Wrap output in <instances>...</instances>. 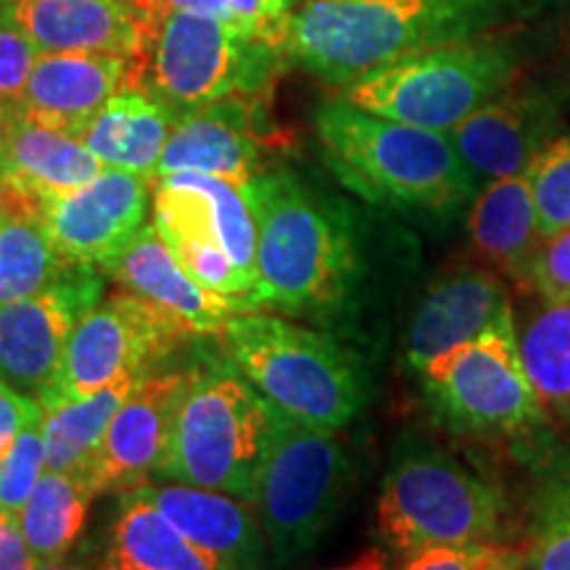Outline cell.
<instances>
[{"instance_id": "15", "label": "cell", "mask_w": 570, "mask_h": 570, "mask_svg": "<svg viewBox=\"0 0 570 570\" xmlns=\"http://www.w3.org/2000/svg\"><path fill=\"white\" fill-rule=\"evenodd\" d=\"M188 370H159L135 386L122 407L111 417L104 441L82 470L90 489L98 494H127L151 483L159 473Z\"/></svg>"}, {"instance_id": "37", "label": "cell", "mask_w": 570, "mask_h": 570, "mask_svg": "<svg viewBox=\"0 0 570 570\" xmlns=\"http://www.w3.org/2000/svg\"><path fill=\"white\" fill-rule=\"evenodd\" d=\"M525 283L533 294L547 298L570 296V227L552 238H544L533 254Z\"/></svg>"}, {"instance_id": "22", "label": "cell", "mask_w": 570, "mask_h": 570, "mask_svg": "<svg viewBox=\"0 0 570 570\" xmlns=\"http://www.w3.org/2000/svg\"><path fill=\"white\" fill-rule=\"evenodd\" d=\"M262 127L254 96H230L175 119L156 177L198 173L246 188L259 177Z\"/></svg>"}, {"instance_id": "17", "label": "cell", "mask_w": 570, "mask_h": 570, "mask_svg": "<svg viewBox=\"0 0 570 570\" xmlns=\"http://www.w3.org/2000/svg\"><path fill=\"white\" fill-rule=\"evenodd\" d=\"M3 17L40 53H117L142 61L159 24L135 0H11Z\"/></svg>"}, {"instance_id": "40", "label": "cell", "mask_w": 570, "mask_h": 570, "mask_svg": "<svg viewBox=\"0 0 570 570\" xmlns=\"http://www.w3.org/2000/svg\"><path fill=\"white\" fill-rule=\"evenodd\" d=\"M27 202H40V198L30 196L27 190H21L19 185L13 183L9 169H6L3 156H0V223H3V219L9 217L13 209H19V206Z\"/></svg>"}, {"instance_id": "6", "label": "cell", "mask_w": 570, "mask_h": 570, "mask_svg": "<svg viewBox=\"0 0 570 570\" xmlns=\"http://www.w3.org/2000/svg\"><path fill=\"white\" fill-rule=\"evenodd\" d=\"M223 336L233 365L285 417L336 433L365 407V370L327 333L244 312Z\"/></svg>"}, {"instance_id": "11", "label": "cell", "mask_w": 570, "mask_h": 570, "mask_svg": "<svg viewBox=\"0 0 570 570\" xmlns=\"http://www.w3.org/2000/svg\"><path fill=\"white\" fill-rule=\"evenodd\" d=\"M188 333L130 291L104 296L71 333L61 367L38 402L42 410L85 399L125 375H151Z\"/></svg>"}, {"instance_id": "25", "label": "cell", "mask_w": 570, "mask_h": 570, "mask_svg": "<svg viewBox=\"0 0 570 570\" xmlns=\"http://www.w3.org/2000/svg\"><path fill=\"white\" fill-rule=\"evenodd\" d=\"M175 127V114L142 88H127L98 111L82 142L104 167L154 177Z\"/></svg>"}, {"instance_id": "23", "label": "cell", "mask_w": 570, "mask_h": 570, "mask_svg": "<svg viewBox=\"0 0 570 570\" xmlns=\"http://www.w3.org/2000/svg\"><path fill=\"white\" fill-rule=\"evenodd\" d=\"M0 156L13 183L40 202L82 188L104 169L80 138L32 122L21 109L0 114Z\"/></svg>"}, {"instance_id": "43", "label": "cell", "mask_w": 570, "mask_h": 570, "mask_svg": "<svg viewBox=\"0 0 570 570\" xmlns=\"http://www.w3.org/2000/svg\"><path fill=\"white\" fill-rule=\"evenodd\" d=\"M30 570H90L88 566H77V562H40V566H32Z\"/></svg>"}, {"instance_id": "30", "label": "cell", "mask_w": 570, "mask_h": 570, "mask_svg": "<svg viewBox=\"0 0 570 570\" xmlns=\"http://www.w3.org/2000/svg\"><path fill=\"white\" fill-rule=\"evenodd\" d=\"M69 267L42 217V202H27L0 223V306L40 294Z\"/></svg>"}, {"instance_id": "9", "label": "cell", "mask_w": 570, "mask_h": 570, "mask_svg": "<svg viewBox=\"0 0 570 570\" xmlns=\"http://www.w3.org/2000/svg\"><path fill=\"white\" fill-rule=\"evenodd\" d=\"M348 487L352 460L344 441L275 410L254 508L277 566H291L315 550L344 508Z\"/></svg>"}, {"instance_id": "36", "label": "cell", "mask_w": 570, "mask_h": 570, "mask_svg": "<svg viewBox=\"0 0 570 570\" xmlns=\"http://www.w3.org/2000/svg\"><path fill=\"white\" fill-rule=\"evenodd\" d=\"M38 56L40 51L35 42L17 24L0 17V114L19 109L24 101Z\"/></svg>"}, {"instance_id": "32", "label": "cell", "mask_w": 570, "mask_h": 570, "mask_svg": "<svg viewBox=\"0 0 570 570\" xmlns=\"http://www.w3.org/2000/svg\"><path fill=\"white\" fill-rule=\"evenodd\" d=\"M169 11H190L219 19L246 38L267 42L285 53V38H288L296 0H169L167 13Z\"/></svg>"}, {"instance_id": "18", "label": "cell", "mask_w": 570, "mask_h": 570, "mask_svg": "<svg viewBox=\"0 0 570 570\" xmlns=\"http://www.w3.org/2000/svg\"><path fill=\"white\" fill-rule=\"evenodd\" d=\"M508 306V283L491 267H454L425 288L404 333V365L415 377L494 323Z\"/></svg>"}, {"instance_id": "39", "label": "cell", "mask_w": 570, "mask_h": 570, "mask_svg": "<svg viewBox=\"0 0 570 570\" xmlns=\"http://www.w3.org/2000/svg\"><path fill=\"white\" fill-rule=\"evenodd\" d=\"M38 566L21 531L19 515L0 512V570H30Z\"/></svg>"}, {"instance_id": "26", "label": "cell", "mask_w": 570, "mask_h": 570, "mask_svg": "<svg viewBox=\"0 0 570 570\" xmlns=\"http://www.w3.org/2000/svg\"><path fill=\"white\" fill-rule=\"evenodd\" d=\"M98 570H214L180 531L140 494L119 499L109 541Z\"/></svg>"}, {"instance_id": "7", "label": "cell", "mask_w": 570, "mask_h": 570, "mask_svg": "<svg viewBox=\"0 0 570 570\" xmlns=\"http://www.w3.org/2000/svg\"><path fill=\"white\" fill-rule=\"evenodd\" d=\"M523 71L518 46L479 35L381 67L341 88L356 109L425 130L452 132L462 119L508 90Z\"/></svg>"}, {"instance_id": "21", "label": "cell", "mask_w": 570, "mask_h": 570, "mask_svg": "<svg viewBox=\"0 0 570 570\" xmlns=\"http://www.w3.org/2000/svg\"><path fill=\"white\" fill-rule=\"evenodd\" d=\"M138 491L214 570L265 568L267 537L252 502L169 481L142 483Z\"/></svg>"}, {"instance_id": "13", "label": "cell", "mask_w": 570, "mask_h": 570, "mask_svg": "<svg viewBox=\"0 0 570 570\" xmlns=\"http://www.w3.org/2000/svg\"><path fill=\"white\" fill-rule=\"evenodd\" d=\"M151 198V177L104 167L82 188L42 202V217L69 265L104 269L146 225Z\"/></svg>"}, {"instance_id": "38", "label": "cell", "mask_w": 570, "mask_h": 570, "mask_svg": "<svg viewBox=\"0 0 570 570\" xmlns=\"http://www.w3.org/2000/svg\"><path fill=\"white\" fill-rule=\"evenodd\" d=\"M42 404L38 399L24 394L9 386L6 381H0V460L9 454V449L17 444L24 428L42 420Z\"/></svg>"}, {"instance_id": "24", "label": "cell", "mask_w": 570, "mask_h": 570, "mask_svg": "<svg viewBox=\"0 0 570 570\" xmlns=\"http://www.w3.org/2000/svg\"><path fill=\"white\" fill-rule=\"evenodd\" d=\"M468 235L483 265L525 283L541 244L529 175L499 177L483 185L470 206Z\"/></svg>"}, {"instance_id": "16", "label": "cell", "mask_w": 570, "mask_h": 570, "mask_svg": "<svg viewBox=\"0 0 570 570\" xmlns=\"http://www.w3.org/2000/svg\"><path fill=\"white\" fill-rule=\"evenodd\" d=\"M154 225L167 244L198 240L223 246L235 267L254 285L256 269V217L246 188L223 177L177 173L151 180Z\"/></svg>"}, {"instance_id": "44", "label": "cell", "mask_w": 570, "mask_h": 570, "mask_svg": "<svg viewBox=\"0 0 570 570\" xmlns=\"http://www.w3.org/2000/svg\"><path fill=\"white\" fill-rule=\"evenodd\" d=\"M6 3H11V0H6Z\"/></svg>"}, {"instance_id": "12", "label": "cell", "mask_w": 570, "mask_h": 570, "mask_svg": "<svg viewBox=\"0 0 570 570\" xmlns=\"http://www.w3.org/2000/svg\"><path fill=\"white\" fill-rule=\"evenodd\" d=\"M104 291L98 267L69 265L40 294L0 306V381L38 399L59 373L75 327Z\"/></svg>"}, {"instance_id": "20", "label": "cell", "mask_w": 570, "mask_h": 570, "mask_svg": "<svg viewBox=\"0 0 570 570\" xmlns=\"http://www.w3.org/2000/svg\"><path fill=\"white\" fill-rule=\"evenodd\" d=\"M104 273L111 275L119 288L156 306L194 338L223 336L230 317L244 315L238 302L212 294L185 273L154 223L142 225L125 252L104 267Z\"/></svg>"}, {"instance_id": "3", "label": "cell", "mask_w": 570, "mask_h": 570, "mask_svg": "<svg viewBox=\"0 0 570 570\" xmlns=\"http://www.w3.org/2000/svg\"><path fill=\"white\" fill-rule=\"evenodd\" d=\"M315 132L331 173L370 204L452 217L475 198L479 177L449 132L394 122L344 98L320 106Z\"/></svg>"}, {"instance_id": "4", "label": "cell", "mask_w": 570, "mask_h": 570, "mask_svg": "<svg viewBox=\"0 0 570 570\" xmlns=\"http://www.w3.org/2000/svg\"><path fill=\"white\" fill-rule=\"evenodd\" d=\"M273 428L275 407L230 356H204L190 367L156 479L223 491L254 504Z\"/></svg>"}, {"instance_id": "35", "label": "cell", "mask_w": 570, "mask_h": 570, "mask_svg": "<svg viewBox=\"0 0 570 570\" xmlns=\"http://www.w3.org/2000/svg\"><path fill=\"white\" fill-rule=\"evenodd\" d=\"M399 570H523V547L504 541L433 547L412 554Z\"/></svg>"}, {"instance_id": "19", "label": "cell", "mask_w": 570, "mask_h": 570, "mask_svg": "<svg viewBox=\"0 0 570 570\" xmlns=\"http://www.w3.org/2000/svg\"><path fill=\"white\" fill-rule=\"evenodd\" d=\"M142 61L117 53H40L21 114L32 122L82 138L117 92L140 88Z\"/></svg>"}, {"instance_id": "14", "label": "cell", "mask_w": 570, "mask_h": 570, "mask_svg": "<svg viewBox=\"0 0 570 570\" xmlns=\"http://www.w3.org/2000/svg\"><path fill=\"white\" fill-rule=\"evenodd\" d=\"M562 92L539 82H512L449 132L470 173L483 180L525 175L560 138Z\"/></svg>"}, {"instance_id": "29", "label": "cell", "mask_w": 570, "mask_h": 570, "mask_svg": "<svg viewBox=\"0 0 570 570\" xmlns=\"http://www.w3.org/2000/svg\"><path fill=\"white\" fill-rule=\"evenodd\" d=\"M148 375H125L85 399H71L42 410V439H46V470L53 473H82L104 441L111 417L125 399Z\"/></svg>"}, {"instance_id": "34", "label": "cell", "mask_w": 570, "mask_h": 570, "mask_svg": "<svg viewBox=\"0 0 570 570\" xmlns=\"http://www.w3.org/2000/svg\"><path fill=\"white\" fill-rule=\"evenodd\" d=\"M46 470V439L42 420L21 431L17 444L0 460V512L19 515Z\"/></svg>"}, {"instance_id": "1", "label": "cell", "mask_w": 570, "mask_h": 570, "mask_svg": "<svg viewBox=\"0 0 570 570\" xmlns=\"http://www.w3.org/2000/svg\"><path fill=\"white\" fill-rule=\"evenodd\" d=\"M520 9L523 0H306L291 17L285 56L344 88L407 56L489 35Z\"/></svg>"}, {"instance_id": "8", "label": "cell", "mask_w": 570, "mask_h": 570, "mask_svg": "<svg viewBox=\"0 0 570 570\" xmlns=\"http://www.w3.org/2000/svg\"><path fill=\"white\" fill-rule=\"evenodd\" d=\"M417 381L433 417L462 436L525 439L550 425L525 373L512 306L468 344L439 356Z\"/></svg>"}, {"instance_id": "41", "label": "cell", "mask_w": 570, "mask_h": 570, "mask_svg": "<svg viewBox=\"0 0 570 570\" xmlns=\"http://www.w3.org/2000/svg\"><path fill=\"white\" fill-rule=\"evenodd\" d=\"M325 570H399L394 566V552L386 547H370V550L360 552L354 560L341 562V566L325 568Z\"/></svg>"}, {"instance_id": "2", "label": "cell", "mask_w": 570, "mask_h": 570, "mask_svg": "<svg viewBox=\"0 0 570 570\" xmlns=\"http://www.w3.org/2000/svg\"><path fill=\"white\" fill-rule=\"evenodd\" d=\"M256 217V304L291 317L338 315L360 277L352 219L294 173H262L246 185Z\"/></svg>"}, {"instance_id": "33", "label": "cell", "mask_w": 570, "mask_h": 570, "mask_svg": "<svg viewBox=\"0 0 570 570\" xmlns=\"http://www.w3.org/2000/svg\"><path fill=\"white\" fill-rule=\"evenodd\" d=\"M541 240L570 227V135H560L529 167Z\"/></svg>"}, {"instance_id": "5", "label": "cell", "mask_w": 570, "mask_h": 570, "mask_svg": "<svg viewBox=\"0 0 570 570\" xmlns=\"http://www.w3.org/2000/svg\"><path fill=\"white\" fill-rule=\"evenodd\" d=\"M377 537L396 558L433 547L502 541L510 525L504 489L423 439L396 446L377 497Z\"/></svg>"}, {"instance_id": "28", "label": "cell", "mask_w": 570, "mask_h": 570, "mask_svg": "<svg viewBox=\"0 0 570 570\" xmlns=\"http://www.w3.org/2000/svg\"><path fill=\"white\" fill-rule=\"evenodd\" d=\"M518 341L544 410L570 428V296H537L529 315L518 323Z\"/></svg>"}, {"instance_id": "10", "label": "cell", "mask_w": 570, "mask_h": 570, "mask_svg": "<svg viewBox=\"0 0 570 570\" xmlns=\"http://www.w3.org/2000/svg\"><path fill=\"white\" fill-rule=\"evenodd\" d=\"M281 53L219 19L169 11L142 59L140 88L177 119L223 98L265 90Z\"/></svg>"}, {"instance_id": "27", "label": "cell", "mask_w": 570, "mask_h": 570, "mask_svg": "<svg viewBox=\"0 0 570 570\" xmlns=\"http://www.w3.org/2000/svg\"><path fill=\"white\" fill-rule=\"evenodd\" d=\"M96 491L82 473L46 470L19 512L21 531L35 562H61L75 550L90 518Z\"/></svg>"}, {"instance_id": "42", "label": "cell", "mask_w": 570, "mask_h": 570, "mask_svg": "<svg viewBox=\"0 0 570 570\" xmlns=\"http://www.w3.org/2000/svg\"><path fill=\"white\" fill-rule=\"evenodd\" d=\"M135 3H138V9L146 13L148 19L156 21V24H159V21L167 17V3H169V0H135Z\"/></svg>"}, {"instance_id": "31", "label": "cell", "mask_w": 570, "mask_h": 570, "mask_svg": "<svg viewBox=\"0 0 570 570\" xmlns=\"http://www.w3.org/2000/svg\"><path fill=\"white\" fill-rule=\"evenodd\" d=\"M523 570H570V449L554 452L533 481Z\"/></svg>"}]
</instances>
